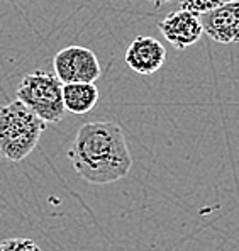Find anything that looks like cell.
Instances as JSON below:
<instances>
[{"label": "cell", "mask_w": 239, "mask_h": 251, "mask_svg": "<svg viewBox=\"0 0 239 251\" xmlns=\"http://www.w3.org/2000/svg\"><path fill=\"white\" fill-rule=\"evenodd\" d=\"M76 175L94 185H107L127 176L132 156L119 124L110 121L87 123L76 131L68 151Z\"/></svg>", "instance_id": "6da1fadb"}, {"label": "cell", "mask_w": 239, "mask_h": 251, "mask_svg": "<svg viewBox=\"0 0 239 251\" xmlns=\"http://www.w3.org/2000/svg\"><path fill=\"white\" fill-rule=\"evenodd\" d=\"M46 124L19 100L0 107V156L12 163L25 160L39 145Z\"/></svg>", "instance_id": "7a4b0ae2"}, {"label": "cell", "mask_w": 239, "mask_h": 251, "mask_svg": "<svg viewBox=\"0 0 239 251\" xmlns=\"http://www.w3.org/2000/svg\"><path fill=\"white\" fill-rule=\"evenodd\" d=\"M16 97L44 124H58L65 116L63 105V83L54 73L38 72L22 76Z\"/></svg>", "instance_id": "3957f363"}, {"label": "cell", "mask_w": 239, "mask_h": 251, "mask_svg": "<svg viewBox=\"0 0 239 251\" xmlns=\"http://www.w3.org/2000/svg\"><path fill=\"white\" fill-rule=\"evenodd\" d=\"M54 75L61 83H95L100 76L97 54L85 46H68L53 58Z\"/></svg>", "instance_id": "277c9868"}, {"label": "cell", "mask_w": 239, "mask_h": 251, "mask_svg": "<svg viewBox=\"0 0 239 251\" xmlns=\"http://www.w3.org/2000/svg\"><path fill=\"white\" fill-rule=\"evenodd\" d=\"M198 17L204 34H207L212 41L219 44L239 43V0H231Z\"/></svg>", "instance_id": "5b68a950"}, {"label": "cell", "mask_w": 239, "mask_h": 251, "mask_svg": "<svg viewBox=\"0 0 239 251\" xmlns=\"http://www.w3.org/2000/svg\"><path fill=\"white\" fill-rule=\"evenodd\" d=\"M158 27H160L163 38L175 50H187V48L193 46L204 34L200 17L182 9L168 14L165 19L158 22Z\"/></svg>", "instance_id": "8992f818"}, {"label": "cell", "mask_w": 239, "mask_h": 251, "mask_svg": "<svg viewBox=\"0 0 239 251\" xmlns=\"http://www.w3.org/2000/svg\"><path fill=\"white\" fill-rule=\"evenodd\" d=\"M126 65L139 75H153L167 61V50L151 36H138L126 50Z\"/></svg>", "instance_id": "52a82bcc"}, {"label": "cell", "mask_w": 239, "mask_h": 251, "mask_svg": "<svg viewBox=\"0 0 239 251\" xmlns=\"http://www.w3.org/2000/svg\"><path fill=\"white\" fill-rule=\"evenodd\" d=\"M98 102V88L94 83H65L63 105L65 110L75 116L88 114Z\"/></svg>", "instance_id": "ba28073f"}, {"label": "cell", "mask_w": 239, "mask_h": 251, "mask_svg": "<svg viewBox=\"0 0 239 251\" xmlns=\"http://www.w3.org/2000/svg\"><path fill=\"white\" fill-rule=\"evenodd\" d=\"M227 2H231V0H178L180 9L195 14V16L211 12V10L217 9V7L224 5Z\"/></svg>", "instance_id": "9c48e42d"}, {"label": "cell", "mask_w": 239, "mask_h": 251, "mask_svg": "<svg viewBox=\"0 0 239 251\" xmlns=\"http://www.w3.org/2000/svg\"><path fill=\"white\" fill-rule=\"evenodd\" d=\"M0 251H43L36 241L29 238H10L0 243Z\"/></svg>", "instance_id": "30bf717a"}, {"label": "cell", "mask_w": 239, "mask_h": 251, "mask_svg": "<svg viewBox=\"0 0 239 251\" xmlns=\"http://www.w3.org/2000/svg\"><path fill=\"white\" fill-rule=\"evenodd\" d=\"M149 3L154 7V9H161V7H165V5H168V3H171V2H175V0H148Z\"/></svg>", "instance_id": "8fae6325"}]
</instances>
